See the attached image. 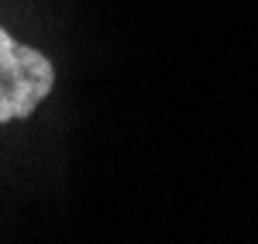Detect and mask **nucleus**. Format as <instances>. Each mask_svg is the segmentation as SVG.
<instances>
[{
    "label": "nucleus",
    "instance_id": "1",
    "mask_svg": "<svg viewBox=\"0 0 258 244\" xmlns=\"http://www.w3.org/2000/svg\"><path fill=\"white\" fill-rule=\"evenodd\" d=\"M55 83L52 62L38 48L14 41L0 28V124L35 114Z\"/></svg>",
    "mask_w": 258,
    "mask_h": 244
}]
</instances>
